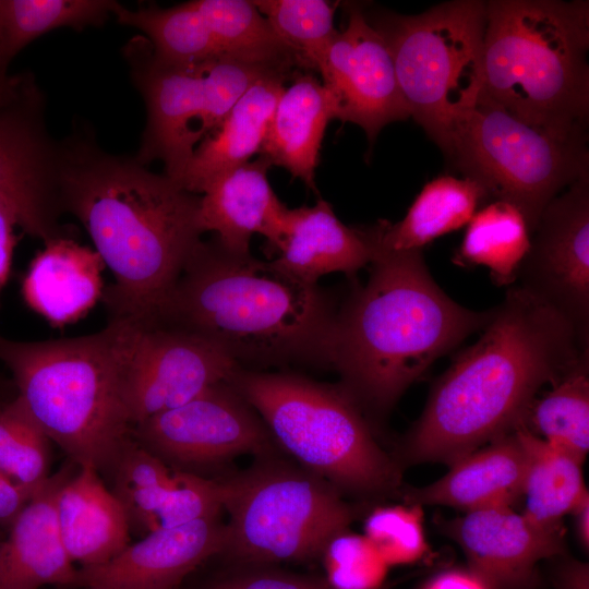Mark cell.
<instances>
[{"label": "cell", "mask_w": 589, "mask_h": 589, "mask_svg": "<svg viewBox=\"0 0 589 589\" xmlns=\"http://www.w3.org/2000/svg\"><path fill=\"white\" fill-rule=\"evenodd\" d=\"M61 213L74 216L113 276L109 320L152 322L201 243L200 196L135 157L115 155L85 124L58 143Z\"/></svg>", "instance_id": "obj_1"}, {"label": "cell", "mask_w": 589, "mask_h": 589, "mask_svg": "<svg viewBox=\"0 0 589 589\" xmlns=\"http://www.w3.org/2000/svg\"><path fill=\"white\" fill-rule=\"evenodd\" d=\"M586 357L589 345L567 321L510 286L479 340L435 382L405 436L401 459L450 466L514 432L541 387L555 384Z\"/></svg>", "instance_id": "obj_2"}, {"label": "cell", "mask_w": 589, "mask_h": 589, "mask_svg": "<svg viewBox=\"0 0 589 589\" xmlns=\"http://www.w3.org/2000/svg\"><path fill=\"white\" fill-rule=\"evenodd\" d=\"M364 285L337 311L330 366L364 417H383L441 356L495 313L467 309L432 278L421 249L377 247Z\"/></svg>", "instance_id": "obj_3"}, {"label": "cell", "mask_w": 589, "mask_h": 589, "mask_svg": "<svg viewBox=\"0 0 589 589\" xmlns=\"http://www.w3.org/2000/svg\"><path fill=\"white\" fill-rule=\"evenodd\" d=\"M336 313L318 285L214 238L201 241L149 323L199 333L242 368L330 365Z\"/></svg>", "instance_id": "obj_4"}, {"label": "cell", "mask_w": 589, "mask_h": 589, "mask_svg": "<svg viewBox=\"0 0 589 589\" xmlns=\"http://www.w3.org/2000/svg\"><path fill=\"white\" fill-rule=\"evenodd\" d=\"M133 322L109 320L94 334L41 341L0 335V361L17 397L72 464L109 470L132 436L125 363Z\"/></svg>", "instance_id": "obj_5"}, {"label": "cell", "mask_w": 589, "mask_h": 589, "mask_svg": "<svg viewBox=\"0 0 589 589\" xmlns=\"http://www.w3.org/2000/svg\"><path fill=\"white\" fill-rule=\"evenodd\" d=\"M588 49V1L485 2L478 103L554 132L587 133Z\"/></svg>", "instance_id": "obj_6"}, {"label": "cell", "mask_w": 589, "mask_h": 589, "mask_svg": "<svg viewBox=\"0 0 589 589\" xmlns=\"http://www.w3.org/2000/svg\"><path fill=\"white\" fill-rule=\"evenodd\" d=\"M227 382L279 447L338 491L377 497L400 488L397 462L381 448L368 419L340 385L242 366Z\"/></svg>", "instance_id": "obj_7"}, {"label": "cell", "mask_w": 589, "mask_h": 589, "mask_svg": "<svg viewBox=\"0 0 589 589\" xmlns=\"http://www.w3.org/2000/svg\"><path fill=\"white\" fill-rule=\"evenodd\" d=\"M365 16L389 49L410 117L445 153L458 118L479 99L485 2L455 0L413 15Z\"/></svg>", "instance_id": "obj_8"}, {"label": "cell", "mask_w": 589, "mask_h": 589, "mask_svg": "<svg viewBox=\"0 0 589 589\" xmlns=\"http://www.w3.org/2000/svg\"><path fill=\"white\" fill-rule=\"evenodd\" d=\"M271 455L219 479L229 515L221 554L247 564L321 557L356 513L330 483Z\"/></svg>", "instance_id": "obj_9"}, {"label": "cell", "mask_w": 589, "mask_h": 589, "mask_svg": "<svg viewBox=\"0 0 589 589\" xmlns=\"http://www.w3.org/2000/svg\"><path fill=\"white\" fill-rule=\"evenodd\" d=\"M587 140V133L554 132L478 103L458 118L444 154L488 200L518 208L531 236L558 192L589 173Z\"/></svg>", "instance_id": "obj_10"}, {"label": "cell", "mask_w": 589, "mask_h": 589, "mask_svg": "<svg viewBox=\"0 0 589 589\" xmlns=\"http://www.w3.org/2000/svg\"><path fill=\"white\" fill-rule=\"evenodd\" d=\"M132 436L170 468L197 474L243 454L271 455L276 444L261 417L227 381L136 423Z\"/></svg>", "instance_id": "obj_11"}, {"label": "cell", "mask_w": 589, "mask_h": 589, "mask_svg": "<svg viewBox=\"0 0 589 589\" xmlns=\"http://www.w3.org/2000/svg\"><path fill=\"white\" fill-rule=\"evenodd\" d=\"M238 366L199 333L133 322L125 363V396L133 426L227 381Z\"/></svg>", "instance_id": "obj_12"}, {"label": "cell", "mask_w": 589, "mask_h": 589, "mask_svg": "<svg viewBox=\"0 0 589 589\" xmlns=\"http://www.w3.org/2000/svg\"><path fill=\"white\" fill-rule=\"evenodd\" d=\"M516 280L589 345V173L545 206Z\"/></svg>", "instance_id": "obj_13"}, {"label": "cell", "mask_w": 589, "mask_h": 589, "mask_svg": "<svg viewBox=\"0 0 589 589\" xmlns=\"http://www.w3.org/2000/svg\"><path fill=\"white\" fill-rule=\"evenodd\" d=\"M58 143L45 122V98L31 79L0 107V195L15 209L24 232L45 242L69 235L57 188Z\"/></svg>", "instance_id": "obj_14"}, {"label": "cell", "mask_w": 589, "mask_h": 589, "mask_svg": "<svg viewBox=\"0 0 589 589\" xmlns=\"http://www.w3.org/2000/svg\"><path fill=\"white\" fill-rule=\"evenodd\" d=\"M347 8V23L327 47L317 72L335 119L361 127L373 145L385 125L410 115L385 40L358 4Z\"/></svg>", "instance_id": "obj_15"}, {"label": "cell", "mask_w": 589, "mask_h": 589, "mask_svg": "<svg viewBox=\"0 0 589 589\" xmlns=\"http://www.w3.org/2000/svg\"><path fill=\"white\" fill-rule=\"evenodd\" d=\"M123 57L146 107V123L134 157L145 166L161 161L164 175L180 185L201 139L194 123H200L202 113V73L206 65L187 68L163 62L142 35L129 40Z\"/></svg>", "instance_id": "obj_16"}, {"label": "cell", "mask_w": 589, "mask_h": 589, "mask_svg": "<svg viewBox=\"0 0 589 589\" xmlns=\"http://www.w3.org/2000/svg\"><path fill=\"white\" fill-rule=\"evenodd\" d=\"M448 532L488 589H539V563L565 549L562 527L539 526L512 507L467 512Z\"/></svg>", "instance_id": "obj_17"}, {"label": "cell", "mask_w": 589, "mask_h": 589, "mask_svg": "<svg viewBox=\"0 0 589 589\" xmlns=\"http://www.w3.org/2000/svg\"><path fill=\"white\" fill-rule=\"evenodd\" d=\"M225 524L217 518L157 528L113 558L77 568L75 587L85 589H176L208 557L221 554Z\"/></svg>", "instance_id": "obj_18"}, {"label": "cell", "mask_w": 589, "mask_h": 589, "mask_svg": "<svg viewBox=\"0 0 589 589\" xmlns=\"http://www.w3.org/2000/svg\"><path fill=\"white\" fill-rule=\"evenodd\" d=\"M271 166L260 156L214 178L200 196L202 232H215L220 245L237 254H249L251 238L259 233L266 239V253L277 254L288 207L268 182Z\"/></svg>", "instance_id": "obj_19"}, {"label": "cell", "mask_w": 589, "mask_h": 589, "mask_svg": "<svg viewBox=\"0 0 589 589\" xmlns=\"http://www.w3.org/2000/svg\"><path fill=\"white\" fill-rule=\"evenodd\" d=\"M71 466L49 476L32 495L0 541V589H38L76 584L59 530L56 502Z\"/></svg>", "instance_id": "obj_20"}, {"label": "cell", "mask_w": 589, "mask_h": 589, "mask_svg": "<svg viewBox=\"0 0 589 589\" xmlns=\"http://www.w3.org/2000/svg\"><path fill=\"white\" fill-rule=\"evenodd\" d=\"M374 251V226H346L330 204L318 199L313 206L287 208L273 263L302 283L317 285L330 273L354 276L370 265Z\"/></svg>", "instance_id": "obj_21"}, {"label": "cell", "mask_w": 589, "mask_h": 589, "mask_svg": "<svg viewBox=\"0 0 589 589\" xmlns=\"http://www.w3.org/2000/svg\"><path fill=\"white\" fill-rule=\"evenodd\" d=\"M526 447L515 430L461 457L449 471L423 488L404 493L407 504L443 505L473 512L512 507L522 497Z\"/></svg>", "instance_id": "obj_22"}, {"label": "cell", "mask_w": 589, "mask_h": 589, "mask_svg": "<svg viewBox=\"0 0 589 589\" xmlns=\"http://www.w3.org/2000/svg\"><path fill=\"white\" fill-rule=\"evenodd\" d=\"M105 265L98 253L70 235L44 243L22 281V296L50 325L62 327L85 316L101 300Z\"/></svg>", "instance_id": "obj_23"}, {"label": "cell", "mask_w": 589, "mask_h": 589, "mask_svg": "<svg viewBox=\"0 0 589 589\" xmlns=\"http://www.w3.org/2000/svg\"><path fill=\"white\" fill-rule=\"evenodd\" d=\"M60 534L73 563H107L130 542L125 513L95 469L79 467L61 486L56 502Z\"/></svg>", "instance_id": "obj_24"}, {"label": "cell", "mask_w": 589, "mask_h": 589, "mask_svg": "<svg viewBox=\"0 0 589 589\" xmlns=\"http://www.w3.org/2000/svg\"><path fill=\"white\" fill-rule=\"evenodd\" d=\"M291 79L271 74L255 82L194 149L180 187L202 194L214 178L260 153L285 83Z\"/></svg>", "instance_id": "obj_25"}, {"label": "cell", "mask_w": 589, "mask_h": 589, "mask_svg": "<svg viewBox=\"0 0 589 589\" xmlns=\"http://www.w3.org/2000/svg\"><path fill=\"white\" fill-rule=\"evenodd\" d=\"M335 119L323 84L300 71L283 91L274 110L261 156L287 169L317 193L315 168L327 123Z\"/></svg>", "instance_id": "obj_26"}, {"label": "cell", "mask_w": 589, "mask_h": 589, "mask_svg": "<svg viewBox=\"0 0 589 589\" xmlns=\"http://www.w3.org/2000/svg\"><path fill=\"white\" fill-rule=\"evenodd\" d=\"M486 201L484 190L471 179L437 177L423 187L400 221L380 220L374 225L376 244L385 251L422 250L434 239L467 225Z\"/></svg>", "instance_id": "obj_27"}, {"label": "cell", "mask_w": 589, "mask_h": 589, "mask_svg": "<svg viewBox=\"0 0 589 589\" xmlns=\"http://www.w3.org/2000/svg\"><path fill=\"white\" fill-rule=\"evenodd\" d=\"M224 57L294 76L304 71L253 1L194 0Z\"/></svg>", "instance_id": "obj_28"}, {"label": "cell", "mask_w": 589, "mask_h": 589, "mask_svg": "<svg viewBox=\"0 0 589 589\" xmlns=\"http://www.w3.org/2000/svg\"><path fill=\"white\" fill-rule=\"evenodd\" d=\"M112 15L119 24L140 31L154 56L163 62L202 68L223 57L195 1L169 8L151 4L137 9L116 1Z\"/></svg>", "instance_id": "obj_29"}, {"label": "cell", "mask_w": 589, "mask_h": 589, "mask_svg": "<svg viewBox=\"0 0 589 589\" xmlns=\"http://www.w3.org/2000/svg\"><path fill=\"white\" fill-rule=\"evenodd\" d=\"M516 431L528 459L522 514L539 526L562 527L563 516L570 514L588 493L582 477L584 462L522 425Z\"/></svg>", "instance_id": "obj_30"}, {"label": "cell", "mask_w": 589, "mask_h": 589, "mask_svg": "<svg viewBox=\"0 0 589 589\" xmlns=\"http://www.w3.org/2000/svg\"><path fill=\"white\" fill-rule=\"evenodd\" d=\"M467 225L454 263L486 267L498 286L514 284L530 245V232L519 209L493 201L474 213Z\"/></svg>", "instance_id": "obj_31"}, {"label": "cell", "mask_w": 589, "mask_h": 589, "mask_svg": "<svg viewBox=\"0 0 589 589\" xmlns=\"http://www.w3.org/2000/svg\"><path fill=\"white\" fill-rule=\"evenodd\" d=\"M522 426L585 461L589 449V357L532 401Z\"/></svg>", "instance_id": "obj_32"}, {"label": "cell", "mask_w": 589, "mask_h": 589, "mask_svg": "<svg viewBox=\"0 0 589 589\" xmlns=\"http://www.w3.org/2000/svg\"><path fill=\"white\" fill-rule=\"evenodd\" d=\"M108 471L110 491L121 504L130 530L144 536L155 530V515L172 483L173 469L131 436Z\"/></svg>", "instance_id": "obj_33"}, {"label": "cell", "mask_w": 589, "mask_h": 589, "mask_svg": "<svg viewBox=\"0 0 589 589\" xmlns=\"http://www.w3.org/2000/svg\"><path fill=\"white\" fill-rule=\"evenodd\" d=\"M116 1L5 0L4 34L0 60L5 65L39 36L61 27L76 31L103 25Z\"/></svg>", "instance_id": "obj_34"}, {"label": "cell", "mask_w": 589, "mask_h": 589, "mask_svg": "<svg viewBox=\"0 0 589 589\" xmlns=\"http://www.w3.org/2000/svg\"><path fill=\"white\" fill-rule=\"evenodd\" d=\"M50 442L17 396L0 401V472L31 496L49 478Z\"/></svg>", "instance_id": "obj_35"}, {"label": "cell", "mask_w": 589, "mask_h": 589, "mask_svg": "<svg viewBox=\"0 0 589 589\" xmlns=\"http://www.w3.org/2000/svg\"><path fill=\"white\" fill-rule=\"evenodd\" d=\"M253 3L297 53L304 71H317L327 47L338 33L334 16L339 2L255 0Z\"/></svg>", "instance_id": "obj_36"}, {"label": "cell", "mask_w": 589, "mask_h": 589, "mask_svg": "<svg viewBox=\"0 0 589 589\" xmlns=\"http://www.w3.org/2000/svg\"><path fill=\"white\" fill-rule=\"evenodd\" d=\"M271 74L283 73L224 56L207 64L202 73L200 136L206 137L215 132L247 91L255 82Z\"/></svg>", "instance_id": "obj_37"}, {"label": "cell", "mask_w": 589, "mask_h": 589, "mask_svg": "<svg viewBox=\"0 0 589 589\" xmlns=\"http://www.w3.org/2000/svg\"><path fill=\"white\" fill-rule=\"evenodd\" d=\"M390 566L410 564L426 551L421 506L378 507L364 521L363 533Z\"/></svg>", "instance_id": "obj_38"}, {"label": "cell", "mask_w": 589, "mask_h": 589, "mask_svg": "<svg viewBox=\"0 0 589 589\" xmlns=\"http://www.w3.org/2000/svg\"><path fill=\"white\" fill-rule=\"evenodd\" d=\"M321 557L333 589H378L389 567L364 534L348 530L334 537Z\"/></svg>", "instance_id": "obj_39"}, {"label": "cell", "mask_w": 589, "mask_h": 589, "mask_svg": "<svg viewBox=\"0 0 589 589\" xmlns=\"http://www.w3.org/2000/svg\"><path fill=\"white\" fill-rule=\"evenodd\" d=\"M221 509L219 479L173 469L172 483L155 515L156 529L217 518Z\"/></svg>", "instance_id": "obj_40"}, {"label": "cell", "mask_w": 589, "mask_h": 589, "mask_svg": "<svg viewBox=\"0 0 589 589\" xmlns=\"http://www.w3.org/2000/svg\"><path fill=\"white\" fill-rule=\"evenodd\" d=\"M207 589H333L325 578L280 572H247L218 579Z\"/></svg>", "instance_id": "obj_41"}, {"label": "cell", "mask_w": 589, "mask_h": 589, "mask_svg": "<svg viewBox=\"0 0 589 589\" xmlns=\"http://www.w3.org/2000/svg\"><path fill=\"white\" fill-rule=\"evenodd\" d=\"M19 218L11 203L0 195V294L10 275L17 241L15 227Z\"/></svg>", "instance_id": "obj_42"}, {"label": "cell", "mask_w": 589, "mask_h": 589, "mask_svg": "<svg viewBox=\"0 0 589 589\" xmlns=\"http://www.w3.org/2000/svg\"><path fill=\"white\" fill-rule=\"evenodd\" d=\"M32 496L0 472V534L9 530L12 521Z\"/></svg>", "instance_id": "obj_43"}, {"label": "cell", "mask_w": 589, "mask_h": 589, "mask_svg": "<svg viewBox=\"0 0 589 589\" xmlns=\"http://www.w3.org/2000/svg\"><path fill=\"white\" fill-rule=\"evenodd\" d=\"M554 589H589L588 564L566 558L556 570Z\"/></svg>", "instance_id": "obj_44"}, {"label": "cell", "mask_w": 589, "mask_h": 589, "mask_svg": "<svg viewBox=\"0 0 589 589\" xmlns=\"http://www.w3.org/2000/svg\"><path fill=\"white\" fill-rule=\"evenodd\" d=\"M424 589H488L473 574L465 572L444 573L432 579Z\"/></svg>", "instance_id": "obj_45"}, {"label": "cell", "mask_w": 589, "mask_h": 589, "mask_svg": "<svg viewBox=\"0 0 589 589\" xmlns=\"http://www.w3.org/2000/svg\"><path fill=\"white\" fill-rule=\"evenodd\" d=\"M32 77L29 75H11L8 67L0 62V107L17 98Z\"/></svg>", "instance_id": "obj_46"}, {"label": "cell", "mask_w": 589, "mask_h": 589, "mask_svg": "<svg viewBox=\"0 0 589 589\" xmlns=\"http://www.w3.org/2000/svg\"><path fill=\"white\" fill-rule=\"evenodd\" d=\"M574 516L575 531L584 550L589 548V494L587 493L570 513Z\"/></svg>", "instance_id": "obj_47"}, {"label": "cell", "mask_w": 589, "mask_h": 589, "mask_svg": "<svg viewBox=\"0 0 589 589\" xmlns=\"http://www.w3.org/2000/svg\"><path fill=\"white\" fill-rule=\"evenodd\" d=\"M4 17H5V0H0V50H1L2 41H3V34H4Z\"/></svg>", "instance_id": "obj_48"}]
</instances>
